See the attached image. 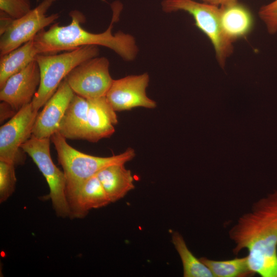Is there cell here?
Wrapping results in <instances>:
<instances>
[{
	"instance_id": "1",
	"label": "cell",
	"mask_w": 277,
	"mask_h": 277,
	"mask_svg": "<svg viewBox=\"0 0 277 277\" xmlns=\"http://www.w3.org/2000/svg\"><path fill=\"white\" fill-rule=\"evenodd\" d=\"M233 252L246 249L249 268L262 277H277V190L263 196L229 231Z\"/></svg>"
},
{
	"instance_id": "2",
	"label": "cell",
	"mask_w": 277,
	"mask_h": 277,
	"mask_svg": "<svg viewBox=\"0 0 277 277\" xmlns=\"http://www.w3.org/2000/svg\"><path fill=\"white\" fill-rule=\"evenodd\" d=\"M70 23L67 26L54 24L49 29H43L34 38L39 54L70 51L85 46H102L107 47L123 60H133L138 53L134 37L130 34L118 31L113 34L111 29L118 18L113 15L109 26L104 32L93 33L83 29L81 24L85 17L80 11L74 10L69 13Z\"/></svg>"
},
{
	"instance_id": "3",
	"label": "cell",
	"mask_w": 277,
	"mask_h": 277,
	"mask_svg": "<svg viewBox=\"0 0 277 277\" xmlns=\"http://www.w3.org/2000/svg\"><path fill=\"white\" fill-rule=\"evenodd\" d=\"M50 139L57 151L58 163L65 175L67 200L85 181L96 175L103 168L114 164H125L135 155L134 149L129 148L118 155L96 156L74 149L58 132L53 134Z\"/></svg>"
},
{
	"instance_id": "4",
	"label": "cell",
	"mask_w": 277,
	"mask_h": 277,
	"mask_svg": "<svg viewBox=\"0 0 277 277\" xmlns=\"http://www.w3.org/2000/svg\"><path fill=\"white\" fill-rule=\"evenodd\" d=\"M99 54L97 46H85L54 55L37 54L35 60L40 70L41 81L31 104L38 111L55 93L62 81L75 67Z\"/></svg>"
},
{
	"instance_id": "5",
	"label": "cell",
	"mask_w": 277,
	"mask_h": 277,
	"mask_svg": "<svg viewBox=\"0 0 277 277\" xmlns=\"http://www.w3.org/2000/svg\"><path fill=\"white\" fill-rule=\"evenodd\" d=\"M162 7L166 12L181 10L191 15L195 25L212 43L219 64L224 67L227 58L233 51V42L228 38L222 29L221 7L194 0H164Z\"/></svg>"
},
{
	"instance_id": "6",
	"label": "cell",
	"mask_w": 277,
	"mask_h": 277,
	"mask_svg": "<svg viewBox=\"0 0 277 277\" xmlns=\"http://www.w3.org/2000/svg\"><path fill=\"white\" fill-rule=\"evenodd\" d=\"M50 141V138H40L32 135L22 145L21 149L32 158L45 177L50 190L49 197L56 215L63 218L70 217L65 175L51 159Z\"/></svg>"
},
{
	"instance_id": "7",
	"label": "cell",
	"mask_w": 277,
	"mask_h": 277,
	"mask_svg": "<svg viewBox=\"0 0 277 277\" xmlns=\"http://www.w3.org/2000/svg\"><path fill=\"white\" fill-rule=\"evenodd\" d=\"M38 113L28 104L2 125L0 128V161L15 166L25 161L22 145L32 135L33 127Z\"/></svg>"
},
{
	"instance_id": "8",
	"label": "cell",
	"mask_w": 277,
	"mask_h": 277,
	"mask_svg": "<svg viewBox=\"0 0 277 277\" xmlns=\"http://www.w3.org/2000/svg\"><path fill=\"white\" fill-rule=\"evenodd\" d=\"M57 0H43L22 17L14 19L1 35V56L33 39L37 34L59 17L58 13L46 15L48 9Z\"/></svg>"
},
{
	"instance_id": "9",
	"label": "cell",
	"mask_w": 277,
	"mask_h": 277,
	"mask_svg": "<svg viewBox=\"0 0 277 277\" xmlns=\"http://www.w3.org/2000/svg\"><path fill=\"white\" fill-rule=\"evenodd\" d=\"M65 79L74 93L86 99L106 96L113 81L108 60L97 56L77 65Z\"/></svg>"
},
{
	"instance_id": "10",
	"label": "cell",
	"mask_w": 277,
	"mask_h": 277,
	"mask_svg": "<svg viewBox=\"0 0 277 277\" xmlns=\"http://www.w3.org/2000/svg\"><path fill=\"white\" fill-rule=\"evenodd\" d=\"M149 76L147 73L113 80L106 97L115 111L135 107L154 108L156 104L146 94Z\"/></svg>"
},
{
	"instance_id": "11",
	"label": "cell",
	"mask_w": 277,
	"mask_h": 277,
	"mask_svg": "<svg viewBox=\"0 0 277 277\" xmlns=\"http://www.w3.org/2000/svg\"><path fill=\"white\" fill-rule=\"evenodd\" d=\"M40 81L39 68L34 60L7 80L1 88L0 100L8 103L17 112L32 102Z\"/></svg>"
},
{
	"instance_id": "12",
	"label": "cell",
	"mask_w": 277,
	"mask_h": 277,
	"mask_svg": "<svg viewBox=\"0 0 277 277\" xmlns=\"http://www.w3.org/2000/svg\"><path fill=\"white\" fill-rule=\"evenodd\" d=\"M74 92L64 78L57 90L38 113L33 129V136L50 138L57 132L60 122Z\"/></svg>"
},
{
	"instance_id": "13",
	"label": "cell",
	"mask_w": 277,
	"mask_h": 277,
	"mask_svg": "<svg viewBox=\"0 0 277 277\" xmlns=\"http://www.w3.org/2000/svg\"><path fill=\"white\" fill-rule=\"evenodd\" d=\"M88 132L87 141L95 143L111 136L115 131L114 126L118 123L115 111L106 96L87 99Z\"/></svg>"
},
{
	"instance_id": "14",
	"label": "cell",
	"mask_w": 277,
	"mask_h": 277,
	"mask_svg": "<svg viewBox=\"0 0 277 277\" xmlns=\"http://www.w3.org/2000/svg\"><path fill=\"white\" fill-rule=\"evenodd\" d=\"M70 217H85L89 210L106 206L111 203L96 175L85 181L68 198Z\"/></svg>"
},
{
	"instance_id": "15",
	"label": "cell",
	"mask_w": 277,
	"mask_h": 277,
	"mask_svg": "<svg viewBox=\"0 0 277 277\" xmlns=\"http://www.w3.org/2000/svg\"><path fill=\"white\" fill-rule=\"evenodd\" d=\"M88 108L87 100L75 93L60 122L57 132L66 139L87 140Z\"/></svg>"
},
{
	"instance_id": "16",
	"label": "cell",
	"mask_w": 277,
	"mask_h": 277,
	"mask_svg": "<svg viewBox=\"0 0 277 277\" xmlns=\"http://www.w3.org/2000/svg\"><path fill=\"white\" fill-rule=\"evenodd\" d=\"M220 7L222 29L228 38L234 42L250 33L254 22L246 6L236 1Z\"/></svg>"
},
{
	"instance_id": "17",
	"label": "cell",
	"mask_w": 277,
	"mask_h": 277,
	"mask_svg": "<svg viewBox=\"0 0 277 277\" xmlns=\"http://www.w3.org/2000/svg\"><path fill=\"white\" fill-rule=\"evenodd\" d=\"M111 203L124 197L134 188L131 171L124 164H114L100 170L96 174Z\"/></svg>"
},
{
	"instance_id": "18",
	"label": "cell",
	"mask_w": 277,
	"mask_h": 277,
	"mask_svg": "<svg viewBox=\"0 0 277 277\" xmlns=\"http://www.w3.org/2000/svg\"><path fill=\"white\" fill-rule=\"evenodd\" d=\"M39 54L34 38L1 56L0 88L12 75L18 72L35 60Z\"/></svg>"
},
{
	"instance_id": "19",
	"label": "cell",
	"mask_w": 277,
	"mask_h": 277,
	"mask_svg": "<svg viewBox=\"0 0 277 277\" xmlns=\"http://www.w3.org/2000/svg\"><path fill=\"white\" fill-rule=\"evenodd\" d=\"M172 241L182 261L184 277H214L207 266L189 250L180 233L174 232Z\"/></svg>"
},
{
	"instance_id": "20",
	"label": "cell",
	"mask_w": 277,
	"mask_h": 277,
	"mask_svg": "<svg viewBox=\"0 0 277 277\" xmlns=\"http://www.w3.org/2000/svg\"><path fill=\"white\" fill-rule=\"evenodd\" d=\"M210 269L214 277H243L252 275L247 256L230 260H214L206 257L200 258Z\"/></svg>"
},
{
	"instance_id": "21",
	"label": "cell",
	"mask_w": 277,
	"mask_h": 277,
	"mask_svg": "<svg viewBox=\"0 0 277 277\" xmlns=\"http://www.w3.org/2000/svg\"><path fill=\"white\" fill-rule=\"evenodd\" d=\"M15 165L0 161V202L6 201L13 193L16 178Z\"/></svg>"
},
{
	"instance_id": "22",
	"label": "cell",
	"mask_w": 277,
	"mask_h": 277,
	"mask_svg": "<svg viewBox=\"0 0 277 277\" xmlns=\"http://www.w3.org/2000/svg\"><path fill=\"white\" fill-rule=\"evenodd\" d=\"M30 0H0V10L13 19L19 18L31 10Z\"/></svg>"
},
{
	"instance_id": "23",
	"label": "cell",
	"mask_w": 277,
	"mask_h": 277,
	"mask_svg": "<svg viewBox=\"0 0 277 277\" xmlns=\"http://www.w3.org/2000/svg\"><path fill=\"white\" fill-rule=\"evenodd\" d=\"M259 15L266 24L268 32L271 34L275 33L277 31V12Z\"/></svg>"
},
{
	"instance_id": "24",
	"label": "cell",
	"mask_w": 277,
	"mask_h": 277,
	"mask_svg": "<svg viewBox=\"0 0 277 277\" xmlns=\"http://www.w3.org/2000/svg\"><path fill=\"white\" fill-rule=\"evenodd\" d=\"M1 122H3L5 119L10 117H13L17 112L8 103L1 101Z\"/></svg>"
},
{
	"instance_id": "25",
	"label": "cell",
	"mask_w": 277,
	"mask_h": 277,
	"mask_svg": "<svg viewBox=\"0 0 277 277\" xmlns=\"http://www.w3.org/2000/svg\"><path fill=\"white\" fill-rule=\"evenodd\" d=\"M277 12V0L270 3L269 4L262 6L259 11L260 14H268Z\"/></svg>"
},
{
	"instance_id": "26",
	"label": "cell",
	"mask_w": 277,
	"mask_h": 277,
	"mask_svg": "<svg viewBox=\"0 0 277 277\" xmlns=\"http://www.w3.org/2000/svg\"><path fill=\"white\" fill-rule=\"evenodd\" d=\"M204 3L215 5L223 6L238 1V0H201Z\"/></svg>"
}]
</instances>
